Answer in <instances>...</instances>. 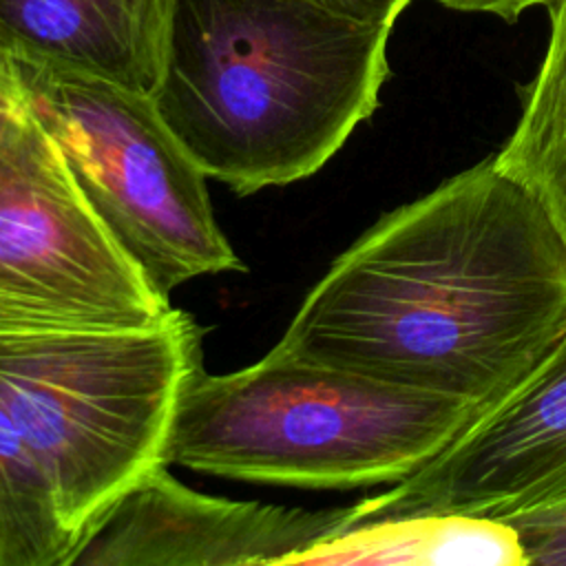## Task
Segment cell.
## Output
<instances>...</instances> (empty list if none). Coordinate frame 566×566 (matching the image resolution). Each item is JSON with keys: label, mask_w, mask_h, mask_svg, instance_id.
<instances>
[{"label": "cell", "mask_w": 566, "mask_h": 566, "mask_svg": "<svg viewBox=\"0 0 566 566\" xmlns=\"http://www.w3.org/2000/svg\"><path fill=\"white\" fill-rule=\"evenodd\" d=\"M292 564L526 566L517 531L500 517L405 513L358 520Z\"/></svg>", "instance_id": "cell-10"}, {"label": "cell", "mask_w": 566, "mask_h": 566, "mask_svg": "<svg viewBox=\"0 0 566 566\" xmlns=\"http://www.w3.org/2000/svg\"><path fill=\"white\" fill-rule=\"evenodd\" d=\"M391 29L305 0H170L150 97L206 177L298 181L376 111Z\"/></svg>", "instance_id": "cell-2"}, {"label": "cell", "mask_w": 566, "mask_h": 566, "mask_svg": "<svg viewBox=\"0 0 566 566\" xmlns=\"http://www.w3.org/2000/svg\"><path fill=\"white\" fill-rule=\"evenodd\" d=\"M564 329L566 241L491 155L358 237L276 349L482 411Z\"/></svg>", "instance_id": "cell-1"}, {"label": "cell", "mask_w": 566, "mask_h": 566, "mask_svg": "<svg viewBox=\"0 0 566 566\" xmlns=\"http://www.w3.org/2000/svg\"><path fill=\"white\" fill-rule=\"evenodd\" d=\"M447 9L464 13H491L506 22H515L526 9L548 7L553 0H438Z\"/></svg>", "instance_id": "cell-16"}, {"label": "cell", "mask_w": 566, "mask_h": 566, "mask_svg": "<svg viewBox=\"0 0 566 566\" xmlns=\"http://www.w3.org/2000/svg\"><path fill=\"white\" fill-rule=\"evenodd\" d=\"M170 314L29 111L0 144V336L137 329Z\"/></svg>", "instance_id": "cell-6"}, {"label": "cell", "mask_w": 566, "mask_h": 566, "mask_svg": "<svg viewBox=\"0 0 566 566\" xmlns=\"http://www.w3.org/2000/svg\"><path fill=\"white\" fill-rule=\"evenodd\" d=\"M29 115V102L13 57L0 49V144Z\"/></svg>", "instance_id": "cell-14"}, {"label": "cell", "mask_w": 566, "mask_h": 566, "mask_svg": "<svg viewBox=\"0 0 566 566\" xmlns=\"http://www.w3.org/2000/svg\"><path fill=\"white\" fill-rule=\"evenodd\" d=\"M478 407L270 349L230 374L197 369L166 438V464L232 480L354 489L400 482Z\"/></svg>", "instance_id": "cell-3"}, {"label": "cell", "mask_w": 566, "mask_h": 566, "mask_svg": "<svg viewBox=\"0 0 566 566\" xmlns=\"http://www.w3.org/2000/svg\"><path fill=\"white\" fill-rule=\"evenodd\" d=\"M352 522L354 506L305 511L201 495L161 464L102 515L69 566L292 564Z\"/></svg>", "instance_id": "cell-8"}, {"label": "cell", "mask_w": 566, "mask_h": 566, "mask_svg": "<svg viewBox=\"0 0 566 566\" xmlns=\"http://www.w3.org/2000/svg\"><path fill=\"white\" fill-rule=\"evenodd\" d=\"M551 35L524 88L520 119L495 166L539 199L566 241V0H553Z\"/></svg>", "instance_id": "cell-11"}, {"label": "cell", "mask_w": 566, "mask_h": 566, "mask_svg": "<svg viewBox=\"0 0 566 566\" xmlns=\"http://www.w3.org/2000/svg\"><path fill=\"white\" fill-rule=\"evenodd\" d=\"M11 57L82 197L164 296L195 276L243 270L214 221L206 172L150 95Z\"/></svg>", "instance_id": "cell-5"}, {"label": "cell", "mask_w": 566, "mask_h": 566, "mask_svg": "<svg viewBox=\"0 0 566 566\" xmlns=\"http://www.w3.org/2000/svg\"><path fill=\"white\" fill-rule=\"evenodd\" d=\"M323 11L334 15L356 20L363 24H382L394 27L396 18L413 2V0H305Z\"/></svg>", "instance_id": "cell-15"}, {"label": "cell", "mask_w": 566, "mask_h": 566, "mask_svg": "<svg viewBox=\"0 0 566 566\" xmlns=\"http://www.w3.org/2000/svg\"><path fill=\"white\" fill-rule=\"evenodd\" d=\"M170 0H0V49L153 95Z\"/></svg>", "instance_id": "cell-9"}, {"label": "cell", "mask_w": 566, "mask_h": 566, "mask_svg": "<svg viewBox=\"0 0 566 566\" xmlns=\"http://www.w3.org/2000/svg\"><path fill=\"white\" fill-rule=\"evenodd\" d=\"M73 551L53 480L0 396V566H69Z\"/></svg>", "instance_id": "cell-12"}, {"label": "cell", "mask_w": 566, "mask_h": 566, "mask_svg": "<svg viewBox=\"0 0 566 566\" xmlns=\"http://www.w3.org/2000/svg\"><path fill=\"white\" fill-rule=\"evenodd\" d=\"M500 520L517 531L526 566H566V493Z\"/></svg>", "instance_id": "cell-13"}, {"label": "cell", "mask_w": 566, "mask_h": 566, "mask_svg": "<svg viewBox=\"0 0 566 566\" xmlns=\"http://www.w3.org/2000/svg\"><path fill=\"white\" fill-rule=\"evenodd\" d=\"M562 493L566 329L509 394L482 409L420 469L352 506L354 522L405 513L506 517Z\"/></svg>", "instance_id": "cell-7"}, {"label": "cell", "mask_w": 566, "mask_h": 566, "mask_svg": "<svg viewBox=\"0 0 566 566\" xmlns=\"http://www.w3.org/2000/svg\"><path fill=\"white\" fill-rule=\"evenodd\" d=\"M197 369L201 332L181 310L137 329L0 336V396L53 480L75 548L166 464L172 413Z\"/></svg>", "instance_id": "cell-4"}]
</instances>
